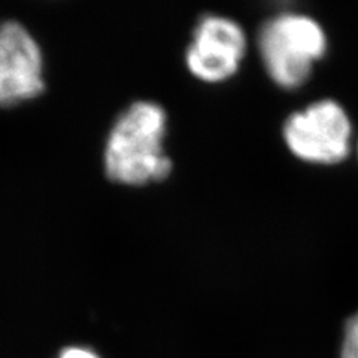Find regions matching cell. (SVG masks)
Listing matches in <instances>:
<instances>
[{"label":"cell","instance_id":"52a82bcc","mask_svg":"<svg viewBox=\"0 0 358 358\" xmlns=\"http://www.w3.org/2000/svg\"><path fill=\"white\" fill-rule=\"evenodd\" d=\"M59 358H100L94 351L87 348H78V346H72V348H66Z\"/></svg>","mask_w":358,"mask_h":358},{"label":"cell","instance_id":"7a4b0ae2","mask_svg":"<svg viewBox=\"0 0 358 358\" xmlns=\"http://www.w3.org/2000/svg\"><path fill=\"white\" fill-rule=\"evenodd\" d=\"M326 35L318 22L301 14H281L267 20L259 35V48L267 72L279 85L303 84L312 64L326 51Z\"/></svg>","mask_w":358,"mask_h":358},{"label":"cell","instance_id":"6da1fadb","mask_svg":"<svg viewBox=\"0 0 358 358\" xmlns=\"http://www.w3.org/2000/svg\"><path fill=\"white\" fill-rule=\"evenodd\" d=\"M166 112L154 102L130 105L112 127L105 150V167L117 182L139 185L160 181L172 163L163 150Z\"/></svg>","mask_w":358,"mask_h":358},{"label":"cell","instance_id":"8992f818","mask_svg":"<svg viewBox=\"0 0 358 358\" xmlns=\"http://www.w3.org/2000/svg\"><path fill=\"white\" fill-rule=\"evenodd\" d=\"M342 358H358V312L346 321L342 343Z\"/></svg>","mask_w":358,"mask_h":358},{"label":"cell","instance_id":"5b68a950","mask_svg":"<svg viewBox=\"0 0 358 358\" xmlns=\"http://www.w3.org/2000/svg\"><path fill=\"white\" fill-rule=\"evenodd\" d=\"M43 88L42 52L17 21L0 24V105L36 96Z\"/></svg>","mask_w":358,"mask_h":358},{"label":"cell","instance_id":"277c9868","mask_svg":"<svg viewBox=\"0 0 358 358\" xmlns=\"http://www.w3.org/2000/svg\"><path fill=\"white\" fill-rule=\"evenodd\" d=\"M245 50V33L236 21L209 15L196 27L185 59L200 80L215 83L238 71Z\"/></svg>","mask_w":358,"mask_h":358},{"label":"cell","instance_id":"3957f363","mask_svg":"<svg viewBox=\"0 0 358 358\" xmlns=\"http://www.w3.org/2000/svg\"><path fill=\"white\" fill-rule=\"evenodd\" d=\"M284 136L297 157L313 163H338L350 151L351 122L343 108L326 99L285 121Z\"/></svg>","mask_w":358,"mask_h":358}]
</instances>
